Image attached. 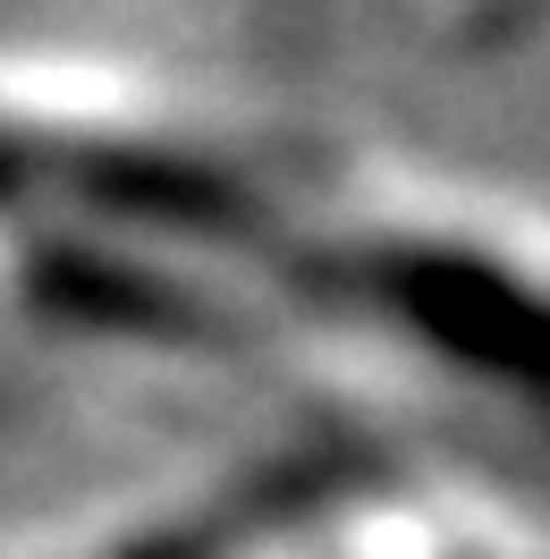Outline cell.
I'll return each instance as SVG.
<instances>
[{"instance_id": "6da1fadb", "label": "cell", "mask_w": 550, "mask_h": 559, "mask_svg": "<svg viewBox=\"0 0 550 559\" xmlns=\"http://www.w3.org/2000/svg\"><path fill=\"white\" fill-rule=\"evenodd\" d=\"M390 297L449 356H466L482 373H509V382H550V306L509 288L500 272H482V263H398Z\"/></svg>"}]
</instances>
